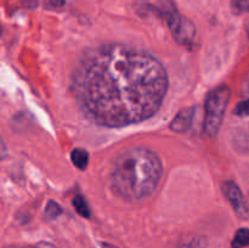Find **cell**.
I'll return each mask as SVG.
<instances>
[{"label":"cell","instance_id":"cell-12","mask_svg":"<svg viewBox=\"0 0 249 248\" xmlns=\"http://www.w3.org/2000/svg\"><path fill=\"white\" fill-rule=\"evenodd\" d=\"M45 212H46V215H48L49 218H56V216L60 215L61 212L62 211H61V208L58 204H56L55 202L50 201L49 202L48 207H46Z\"/></svg>","mask_w":249,"mask_h":248},{"label":"cell","instance_id":"cell-16","mask_svg":"<svg viewBox=\"0 0 249 248\" xmlns=\"http://www.w3.org/2000/svg\"><path fill=\"white\" fill-rule=\"evenodd\" d=\"M36 248H55L53 245H50V243H39L38 246H36Z\"/></svg>","mask_w":249,"mask_h":248},{"label":"cell","instance_id":"cell-4","mask_svg":"<svg viewBox=\"0 0 249 248\" xmlns=\"http://www.w3.org/2000/svg\"><path fill=\"white\" fill-rule=\"evenodd\" d=\"M160 11L167 21L175 40L182 45H190L196 34L194 23L178 12L174 2L170 0H160Z\"/></svg>","mask_w":249,"mask_h":248},{"label":"cell","instance_id":"cell-17","mask_svg":"<svg viewBox=\"0 0 249 248\" xmlns=\"http://www.w3.org/2000/svg\"><path fill=\"white\" fill-rule=\"evenodd\" d=\"M247 88H248V90H249V80H248V83H247Z\"/></svg>","mask_w":249,"mask_h":248},{"label":"cell","instance_id":"cell-10","mask_svg":"<svg viewBox=\"0 0 249 248\" xmlns=\"http://www.w3.org/2000/svg\"><path fill=\"white\" fill-rule=\"evenodd\" d=\"M207 242L203 237H192L190 240L181 241L175 248H206Z\"/></svg>","mask_w":249,"mask_h":248},{"label":"cell","instance_id":"cell-15","mask_svg":"<svg viewBox=\"0 0 249 248\" xmlns=\"http://www.w3.org/2000/svg\"><path fill=\"white\" fill-rule=\"evenodd\" d=\"M48 1L53 6H61V5H63L65 0H48Z\"/></svg>","mask_w":249,"mask_h":248},{"label":"cell","instance_id":"cell-13","mask_svg":"<svg viewBox=\"0 0 249 248\" xmlns=\"http://www.w3.org/2000/svg\"><path fill=\"white\" fill-rule=\"evenodd\" d=\"M235 114H237V116H241V117L249 116V100L241 101L240 104L236 106Z\"/></svg>","mask_w":249,"mask_h":248},{"label":"cell","instance_id":"cell-11","mask_svg":"<svg viewBox=\"0 0 249 248\" xmlns=\"http://www.w3.org/2000/svg\"><path fill=\"white\" fill-rule=\"evenodd\" d=\"M231 7L235 14L249 12V0H231Z\"/></svg>","mask_w":249,"mask_h":248},{"label":"cell","instance_id":"cell-6","mask_svg":"<svg viewBox=\"0 0 249 248\" xmlns=\"http://www.w3.org/2000/svg\"><path fill=\"white\" fill-rule=\"evenodd\" d=\"M195 117V108L194 107H187L180 111L175 116L170 123V129L174 130L175 133H185L189 130L192 125V121Z\"/></svg>","mask_w":249,"mask_h":248},{"label":"cell","instance_id":"cell-1","mask_svg":"<svg viewBox=\"0 0 249 248\" xmlns=\"http://www.w3.org/2000/svg\"><path fill=\"white\" fill-rule=\"evenodd\" d=\"M73 89L91 121L123 126L146 121L160 108L168 74L146 51L112 44L83 57L73 75Z\"/></svg>","mask_w":249,"mask_h":248},{"label":"cell","instance_id":"cell-5","mask_svg":"<svg viewBox=\"0 0 249 248\" xmlns=\"http://www.w3.org/2000/svg\"><path fill=\"white\" fill-rule=\"evenodd\" d=\"M221 190H223L225 197L232 206L233 211L237 214L238 218L247 219L249 216L248 204L238 185L233 181H224L223 185H221Z\"/></svg>","mask_w":249,"mask_h":248},{"label":"cell","instance_id":"cell-14","mask_svg":"<svg viewBox=\"0 0 249 248\" xmlns=\"http://www.w3.org/2000/svg\"><path fill=\"white\" fill-rule=\"evenodd\" d=\"M6 153H7L6 146H5L4 141H2L1 139H0V160L4 159L5 156H6Z\"/></svg>","mask_w":249,"mask_h":248},{"label":"cell","instance_id":"cell-8","mask_svg":"<svg viewBox=\"0 0 249 248\" xmlns=\"http://www.w3.org/2000/svg\"><path fill=\"white\" fill-rule=\"evenodd\" d=\"M249 246V229L242 228L236 231L233 240L231 242L232 248H245Z\"/></svg>","mask_w":249,"mask_h":248},{"label":"cell","instance_id":"cell-2","mask_svg":"<svg viewBox=\"0 0 249 248\" xmlns=\"http://www.w3.org/2000/svg\"><path fill=\"white\" fill-rule=\"evenodd\" d=\"M162 175V162L153 151L145 147H133L117 157L111 182L119 196L138 201L153 194Z\"/></svg>","mask_w":249,"mask_h":248},{"label":"cell","instance_id":"cell-9","mask_svg":"<svg viewBox=\"0 0 249 248\" xmlns=\"http://www.w3.org/2000/svg\"><path fill=\"white\" fill-rule=\"evenodd\" d=\"M73 206H74L75 211L80 214L84 218H89L90 216V208L88 206L87 201L84 199V197L82 196H75L73 198Z\"/></svg>","mask_w":249,"mask_h":248},{"label":"cell","instance_id":"cell-3","mask_svg":"<svg viewBox=\"0 0 249 248\" xmlns=\"http://www.w3.org/2000/svg\"><path fill=\"white\" fill-rule=\"evenodd\" d=\"M229 101H230V89L225 85L216 88L213 91L209 92L206 100V108H204V113H206L204 131L207 135L215 136L219 133Z\"/></svg>","mask_w":249,"mask_h":248},{"label":"cell","instance_id":"cell-7","mask_svg":"<svg viewBox=\"0 0 249 248\" xmlns=\"http://www.w3.org/2000/svg\"><path fill=\"white\" fill-rule=\"evenodd\" d=\"M71 158H72L73 164L75 165L79 169L84 170L85 168L88 167V162H89V155L85 150L83 148H75V150L72 151V155H71Z\"/></svg>","mask_w":249,"mask_h":248}]
</instances>
